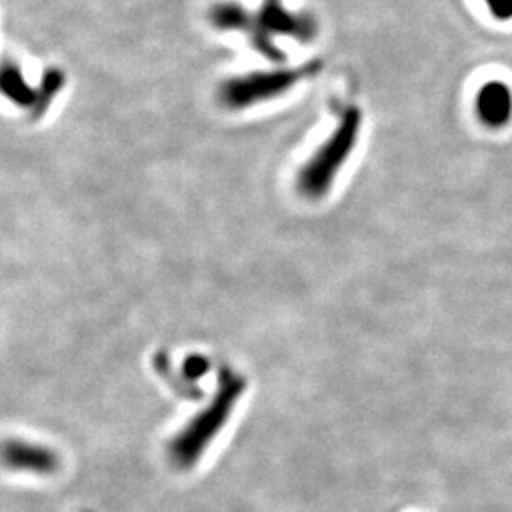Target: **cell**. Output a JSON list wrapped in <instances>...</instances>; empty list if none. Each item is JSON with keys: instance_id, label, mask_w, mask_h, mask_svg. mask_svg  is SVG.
I'll use <instances>...</instances> for the list:
<instances>
[{"instance_id": "obj_1", "label": "cell", "mask_w": 512, "mask_h": 512, "mask_svg": "<svg viewBox=\"0 0 512 512\" xmlns=\"http://www.w3.org/2000/svg\"><path fill=\"white\" fill-rule=\"evenodd\" d=\"M243 391L245 380L232 370H222L211 403L188 421L169 442V459L177 469L188 471L203 458L209 444L219 437L224 425L232 418Z\"/></svg>"}, {"instance_id": "obj_2", "label": "cell", "mask_w": 512, "mask_h": 512, "mask_svg": "<svg viewBox=\"0 0 512 512\" xmlns=\"http://www.w3.org/2000/svg\"><path fill=\"white\" fill-rule=\"evenodd\" d=\"M361 124V110L355 107L346 110L336 129L311 154L308 162L302 165L296 177V188L304 198L321 200L329 194L332 184L338 179V173L348 164L349 156L355 150Z\"/></svg>"}, {"instance_id": "obj_3", "label": "cell", "mask_w": 512, "mask_h": 512, "mask_svg": "<svg viewBox=\"0 0 512 512\" xmlns=\"http://www.w3.org/2000/svg\"><path fill=\"white\" fill-rule=\"evenodd\" d=\"M317 69V63H310L294 69H275L232 78L220 86V103L232 110L249 109L289 92L302 78L317 73Z\"/></svg>"}, {"instance_id": "obj_4", "label": "cell", "mask_w": 512, "mask_h": 512, "mask_svg": "<svg viewBox=\"0 0 512 512\" xmlns=\"http://www.w3.org/2000/svg\"><path fill=\"white\" fill-rule=\"evenodd\" d=\"M475 109L478 120L486 128L503 129L512 120V90L503 80H488L476 92Z\"/></svg>"}, {"instance_id": "obj_5", "label": "cell", "mask_w": 512, "mask_h": 512, "mask_svg": "<svg viewBox=\"0 0 512 512\" xmlns=\"http://www.w3.org/2000/svg\"><path fill=\"white\" fill-rule=\"evenodd\" d=\"M4 463L12 471L33 475H54L59 469V458L48 446H40L25 440H6Z\"/></svg>"}, {"instance_id": "obj_6", "label": "cell", "mask_w": 512, "mask_h": 512, "mask_svg": "<svg viewBox=\"0 0 512 512\" xmlns=\"http://www.w3.org/2000/svg\"><path fill=\"white\" fill-rule=\"evenodd\" d=\"M211 21L224 31H245L251 35L258 23V16H253L245 6L236 2H222L213 8Z\"/></svg>"}, {"instance_id": "obj_7", "label": "cell", "mask_w": 512, "mask_h": 512, "mask_svg": "<svg viewBox=\"0 0 512 512\" xmlns=\"http://www.w3.org/2000/svg\"><path fill=\"white\" fill-rule=\"evenodd\" d=\"M2 92L21 107L35 105L38 101V93L25 82L18 65L10 61H4L2 67Z\"/></svg>"}, {"instance_id": "obj_8", "label": "cell", "mask_w": 512, "mask_h": 512, "mask_svg": "<svg viewBox=\"0 0 512 512\" xmlns=\"http://www.w3.org/2000/svg\"><path fill=\"white\" fill-rule=\"evenodd\" d=\"M484 4L492 14V18L497 21H511L512 0H484Z\"/></svg>"}, {"instance_id": "obj_9", "label": "cell", "mask_w": 512, "mask_h": 512, "mask_svg": "<svg viewBox=\"0 0 512 512\" xmlns=\"http://www.w3.org/2000/svg\"><path fill=\"white\" fill-rule=\"evenodd\" d=\"M277 8H283L281 0H264L262 4V10H277Z\"/></svg>"}]
</instances>
